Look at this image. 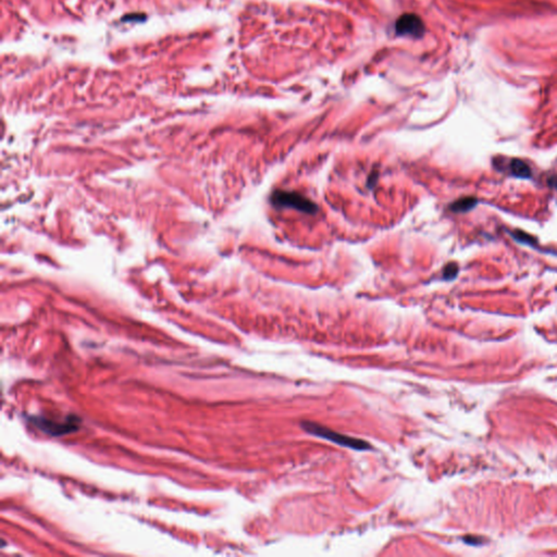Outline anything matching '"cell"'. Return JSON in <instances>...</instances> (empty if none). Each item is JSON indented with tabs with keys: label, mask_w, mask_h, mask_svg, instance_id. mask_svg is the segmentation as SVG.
<instances>
[{
	"label": "cell",
	"mask_w": 557,
	"mask_h": 557,
	"mask_svg": "<svg viewBox=\"0 0 557 557\" xmlns=\"http://www.w3.org/2000/svg\"><path fill=\"white\" fill-rule=\"evenodd\" d=\"M31 420L34 424L37 425V428L45 433L58 437L75 431L78 426L79 419L77 417H68L64 421L59 422L56 420H49V419L42 417H33Z\"/></svg>",
	"instance_id": "obj_3"
},
{
	"label": "cell",
	"mask_w": 557,
	"mask_h": 557,
	"mask_svg": "<svg viewBox=\"0 0 557 557\" xmlns=\"http://www.w3.org/2000/svg\"><path fill=\"white\" fill-rule=\"evenodd\" d=\"M458 273V267L456 264H448L445 268H444V272H443V276L445 278V280H453L456 278Z\"/></svg>",
	"instance_id": "obj_7"
},
{
	"label": "cell",
	"mask_w": 557,
	"mask_h": 557,
	"mask_svg": "<svg viewBox=\"0 0 557 557\" xmlns=\"http://www.w3.org/2000/svg\"><path fill=\"white\" fill-rule=\"evenodd\" d=\"M301 425L304 430L310 433V435L324 439V440H328L332 443L351 448V450L367 451V450H370L371 447V445L364 440L342 435V433L335 432L333 430L327 428V426H323L321 424H318L312 421H303Z\"/></svg>",
	"instance_id": "obj_1"
},
{
	"label": "cell",
	"mask_w": 557,
	"mask_h": 557,
	"mask_svg": "<svg viewBox=\"0 0 557 557\" xmlns=\"http://www.w3.org/2000/svg\"><path fill=\"white\" fill-rule=\"evenodd\" d=\"M512 237H515L517 241L522 242V243H525V244H533L534 243V240L533 237L529 234H527L525 232H522V231H518V232H515L511 234Z\"/></svg>",
	"instance_id": "obj_8"
},
{
	"label": "cell",
	"mask_w": 557,
	"mask_h": 557,
	"mask_svg": "<svg viewBox=\"0 0 557 557\" xmlns=\"http://www.w3.org/2000/svg\"><path fill=\"white\" fill-rule=\"evenodd\" d=\"M509 169L511 173L517 178L528 179L531 177V169L525 161L520 159H512L509 164Z\"/></svg>",
	"instance_id": "obj_5"
},
{
	"label": "cell",
	"mask_w": 557,
	"mask_h": 557,
	"mask_svg": "<svg viewBox=\"0 0 557 557\" xmlns=\"http://www.w3.org/2000/svg\"><path fill=\"white\" fill-rule=\"evenodd\" d=\"M396 30L399 34L420 37L423 34L424 27L420 18L415 16V14H405L396 22Z\"/></svg>",
	"instance_id": "obj_4"
},
{
	"label": "cell",
	"mask_w": 557,
	"mask_h": 557,
	"mask_svg": "<svg viewBox=\"0 0 557 557\" xmlns=\"http://www.w3.org/2000/svg\"><path fill=\"white\" fill-rule=\"evenodd\" d=\"M270 199L274 207L292 208L310 215H314L318 211V207L314 201L296 192L276 191L271 195Z\"/></svg>",
	"instance_id": "obj_2"
},
{
	"label": "cell",
	"mask_w": 557,
	"mask_h": 557,
	"mask_svg": "<svg viewBox=\"0 0 557 557\" xmlns=\"http://www.w3.org/2000/svg\"><path fill=\"white\" fill-rule=\"evenodd\" d=\"M477 202H478V200L474 197L460 198L457 201H455L454 204H452L451 210H453L454 212H466L475 208L477 206Z\"/></svg>",
	"instance_id": "obj_6"
}]
</instances>
